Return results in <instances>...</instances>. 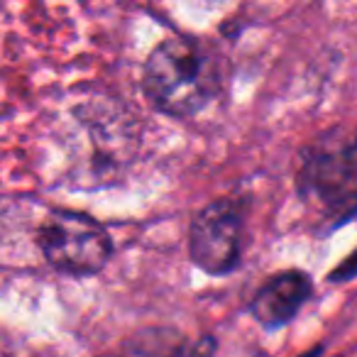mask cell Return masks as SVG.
Masks as SVG:
<instances>
[{
    "instance_id": "cell-5",
    "label": "cell",
    "mask_w": 357,
    "mask_h": 357,
    "mask_svg": "<svg viewBox=\"0 0 357 357\" xmlns=\"http://www.w3.org/2000/svg\"><path fill=\"white\" fill-rule=\"evenodd\" d=\"M313 284L306 272L289 269L279 272L269 282L259 287V291L250 301V313L264 328H282L301 311L303 303L311 298Z\"/></svg>"
},
{
    "instance_id": "cell-1",
    "label": "cell",
    "mask_w": 357,
    "mask_h": 357,
    "mask_svg": "<svg viewBox=\"0 0 357 357\" xmlns=\"http://www.w3.org/2000/svg\"><path fill=\"white\" fill-rule=\"evenodd\" d=\"M220 61L211 47L191 37H169L144 61L142 89L164 115L194 118L220 91Z\"/></svg>"
},
{
    "instance_id": "cell-7",
    "label": "cell",
    "mask_w": 357,
    "mask_h": 357,
    "mask_svg": "<svg viewBox=\"0 0 357 357\" xmlns=\"http://www.w3.org/2000/svg\"><path fill=\"white\" fill-rule=\"evenodd\" d=\"M355 274H357V252L352 255V257L347 259V262L342 264L335 274H333V279H350V277H355Z\"/></svg>"
},
{
    "instance_id": "cell-4",
    "label": "cell",
    "mask_w": 357,
    "mask_h": 357,
    "mask_svg": "<svg viewBox=\"0 0 357 357\" xmlns=\"http://www.w3.org/2000/svg\"><path fill=\"white\" fill-rule=\"evenodd\" d=\"M243 211L233 199L211 201L196 213L189 233L191 262L211 277H225L240 262Z\"/></svg>"
},
{
    "instance_id": "cell-3",
    "label": "cell",
    "mask_w": 357,
    "mask_h": 357,
    "mask_svg": "<svg viewBox=\"0 0 357 357\" xmlns=\"http://www.w3.org/2000/svg\"><path fill=\"white\" fill-rule=\"evenodd\" d=\"M37 245L52 267L71 277H93L113 255L108 230L91 215L69 208L45 215L37 228Z\"/></svg>"
},
{
    "instance_id": "cell-2",
    "label": "cell",
    "mask_w": 357,
    "mask_h": 357,
    "mask_svg": "<svg viewBox=\"0 0 357 357\" xmlns=\"http://www.w3.org/2000/svg\"><path fill=\"white\" fill-rule=\"evenodd\" d=\"M298 196L323 233L357 215V132L335 128L301 152Z\"/></svg>"
},
{
    "instance_id": "cell-6",
    "label": "cell",
    "mask_w": 357,
    "mask_h": 357,
    "mask_svg": "<svg viewBox=\"0 0 357 357\" xmlns=\"http://www.w3.org/2000/svg\"><path fill=\"white\" fill-rule=\"evenodd\" d=\"M100 357H181V337L172 331H144L125 345L123 352Z\"/></svg>"
}]
</instances>
